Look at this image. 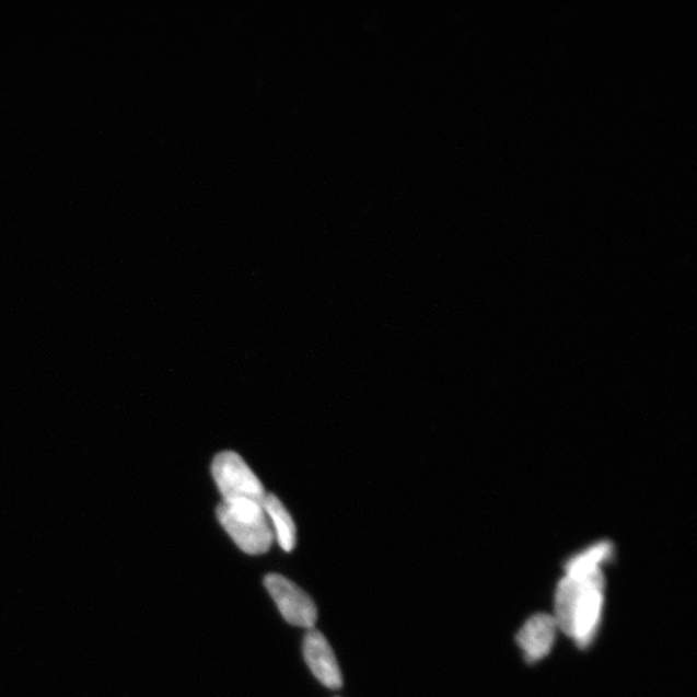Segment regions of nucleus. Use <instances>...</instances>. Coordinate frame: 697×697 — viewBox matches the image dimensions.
I'll return each instance as SVG.
<instances>
[{
  "mask_svg": "<svg viewBox=\"0 0 697 697\" xmlns=\"http://www.w3.org/2000/svg\"><path fill=\"white\" fill-rule=\"evenodd\" d=\"M558 625L549 614H536L523 624L516 643L528 663H537L548 657L556 643Z\"/></svg>",
  "mask_w": 697,
  "mask_h": 697,
  "instance_id": "423d86ee",
  "label": "nucleus"
},
{
  "mask_svg": "<svg viewBox=\"0 0 697 697\" xmlns=\"http://www.w3.org/2000/svg\"><path fill=\"white\" fill-rule=\"evenodd\" d=\"M212 476L224 500L263 502L267 492L246 462L233 451L221 452L212 463Z\"/></svg>",
  "mask_w": 697,
  "mask_h": 697,
  "instance_id": "7ed1b4c3",
  "label": "nucleus"
},
{
  "mask_svg": "<svg viewBox=\"0 0 697 697\" xmlns=\"http://www.w3.org/2000/svg\"><path fill=\"white\" fill-rule=\"evenodd\" d=\"M264 584L287 623L307 630L314 628L318 619L317 606L303 589L278 573L268 574Z\"/></svg>",
  "mask_w": 697,
  "mask_h": 697,
  "instance_id": "20e7f679",
  "label": "nucleus"
},
{
  "mask_svg": "<svg viewBox=\"0 0 697 697\" xmlns=\"http://www.w3.org/2000/svg\"><path fill=\"white\" fill-rule=\"evenodd\" d=\"M263 508L268 520L275 526L276 538L280 548L284 551H292L297 546V526L289 510L280 502L276 495L267 493L263 500Z\"/></svg>",
  "mask_w": 697,
  "mask_h": 697,
  "instance_id": "0eeeda50",
  "label": "nucleus"
},
{
  "mask_svg": "<svg viewBox=\"0 0 697 697\" xmlns=\"http://www.w3.org/2000/svg\"><path fill=\"white\" fill-rule=\"evenodd\" d=\"M304 658L309 670L322 685L330 689L342 686V674L333 647L317 629H309L304 638Z\"/></svg>",
  "mask_w": 697,
  "mask_h": 697,
  "instance_id": "39448f33",
  "label": "nucleus"
},
{
  "mask_svg": "<svg viewBox=\"0 0 697 697\" xmlns=\"http://www.w3.org/2000/svg\"><path fill=\"white\" fill-rule=\"evenodd\" d=\"M605 573L565 574L555 594V620L558 629L581 650L588 649L599 634L605 609Z\"/></svg>",
  "mask_w": 697,
  "mask_h": 697,
  "instance_id": "f257e3e1",
  "label": "nucleus"
},
{
  "mask_svg": "<svg viewBox=\"0 0 697 697\" xmlns=\"http://www.w3.org/2000/svg\"><path fill=\"white\" fill-rule=\"evenodd\" d=\"M614 545L608 542H600L577 556L571 557L565 564V574H592L603 572L611 559L614 558Z\"/></svg>",
  "mask_w": 697,
  "mask_h": 697,
  "instance_id": "6e6552de",
  "label": "nucleus"
},
{
  "mask_svg": "<svg viewBox=\"0 0 697 697\" xmlns=\"http://www.w3.org/2000/svg\"><path fill=\"white\" fill-rule=\"evenodd\" d=\"M216 513L221 526L247 555H264L271 548L275 533L263 502L248 499L222 500Z\"/></svg>",
  "mask_w": 697,
  "mask_h": 697,
  "instance_id": "f03ea898",
  "label": "nucleus"
}]
</instances>
